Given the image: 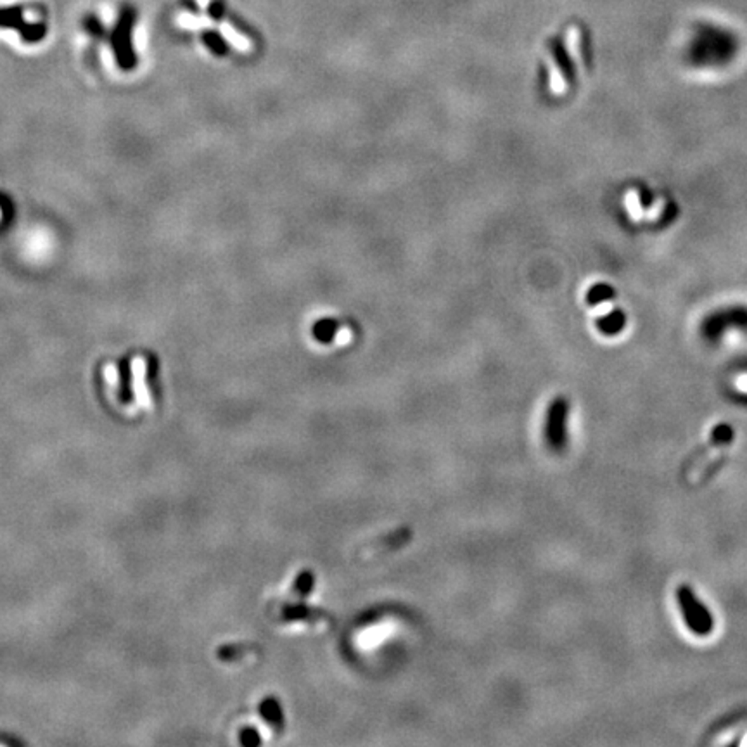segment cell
<instances>
[{"label": "cell", "instance_id": "6da1fadb", "mask_svg": "<svg viewBox=\"0 0 747 747\" xmlns=\"http://www.w3.org/2000/svg\"><path fill=\"white\" fill-rule=\"evenodd\" d=\"M677 600L690 632L696 633L697 637L711 635L714 630V617L709 609L697 599L694 588L689 585H680L677 588Z\"/></svg>", "mask_w": 747, "mask_h": 747}, {"label": "cell", "instance_id": "5bb4252c", "mask_svg": "<svg viewBox=\"0 0 747 747\" xmlns=\"http://www.w3.org/2000/svg\"><path fill=\"white\" fill-rule=\"evenodd\" d=\"M612 310H615V305H612V301H602V303H600V305H597L595 308L592 310V315H593V317H602V315L611 313Z\"/></svg>", "mask_w": 747, "mask_h": 747}, {"label": "cell", "instance_id": "52a82bcc", "mask_svg": "<svg viewBox=\"0 0 747 747\" xmlns=\"http://www.w3.org/2000/svg\"><path fill=\"white\" fill-rule=\"evenodd\" d=\"M625 208H627L628 216L632 218V221H635L637 224V221L644 220L645 209L642 208L640 194L637 189H630V191L627 192V196H625Z\"/></svg>", "mask_w": 747, "mask_h": 747}, {"label": "cell", "instance_id": "4fadbf2b", "mask_svg": "<svg viewBox=\"0 0 747 747\" xmlns=\"http://www.w3.org/2000/svg\"><path fill=\"white\" fill-rule=\"evenodd\" d=\"M664 206H666L664 199H657L656 203L652 204V208L647 209V211L644 213V218L647 221H656L657 218H659L664 213Z\"/></svg>", "mask_w": 747, "mask_h": 747}, {"label": "cell", "instance_id": "ba28073f", "mask_svg": "<svg viewBox=\"0 0 747 747\" xmlns=\"http://www.w3.org/2000/svg\"><path fill=\"white\" fill-rule=\"evenodd\" d=\"M315 615L312 607L305 604H293V605H284L282 607V620L284 621H301V620H310Z\"/></svg>", "mask_w": 747, "mask_h": 747}, {"label": "cell", "instance_id": "7a4b0ae2", "mask_svg": "<svg viewBox=\"0 0 747 747\" xmlns=\"http://www.w3.org/2000/svg\"><path fill=\"white\" fill-rule=\"evenodd\" d=\"M568 415L569 403L566 398H555L548 407L547 421H545V442L555 454L563 451L568 445Z\"/></svg>", "mask_w": 747, "mask_h": 747}, {"label": "cell", "instance_id": "8fae6325", "mask_svg": "<svg viewBox=\"0 0 747 747\" xmlns=\"http://www.w3.org/2000/svg\"><path fill=\"white\" fill-rule=\"evenodd\" d=\"M714 443H730L736 438V431L728 426V424H718L713 429L711 434Z\"/></svg>", "mask_w": 747, "mask_h": 747}, {"label": "cell", "instance_id": "9a60e30c", "mask_svg": "<svg viewBox=\"0 0 747 747\" xmlns=\"http://www.w3.org/2000/svg\"><path fill=\"white\" fill-rule=\"evenodd\" d=\"M350 338H351V330H350V329H346V327H343V329H339V330H338V334H336V341H338V343H345V341H348Z\"/></svg>", "mask_w": 747, "mask_h": 747}, {"label": "cell", "instance_id": "7c38bea8", "mask_svg": "<svg viewBox=\"0 0 747 747\" xmlns=\"http://www.w3.org/2000/svg\"><path fill=\"white\" fill-rule=\"evenodd\" d=\"M241 744L242 746H260L261 744V736L258 733V730L254 728H244L241 732V737H239Z\"/></svg>", "mask_w": 747, "mask_h": 747}, {"label": "cell", "instance_id": "ac0fdd59", "mask_svg": "<svg viewBox=\"0 0 747 747\" xmlns=\"http://www.w3.org/2000/svg\"><path fill=\"white\" fill-rule=\"evenodd\" d=\"M0 216H2V213H0Z\"/></svg>", "mask_w": 747, "mask_h": 747}, {"label": "cell", "instance_id": "8992f818", "mask_svg": "<svg viewBox=\"0 0 747 747\" xmlns=\"http://www.w3.org/2000/svg\"><path fill=\"white\" fill-rule=\"evenodd\" d=\"M566 48L568 54L571 56V59L575 61V64L578 66L580 71H583V54H581V38L580 31L575 26H571L566 33Z\"/></svg>", "mask_w": 747, "mask_h": 747}, {"label": "cell", "instance_id": "e0dca14e", "mask_svg": "<svg viewBox=\"0 0 747 747\" xmlns=\"http://www.w3.org/2000/svg\"><path fill=\"white\" fill-rule=\"evenodd\" d=\"M209 2H211V0H197V4H199V7H203V9H206V7L209 6Z\"/></svg>", "mask_w": 747, "mask_h": 747}, {"label": "cell", "instance_id": "3957f363", "mask_svg": "<svg viewBox=\"0 0 747 747\" xmlns=\"http://www.w3.org/2000/svg\"><path fill=\"white\" fill-rule=\"evenodd\" d=\"M260 714L263 716V720L268 724L270 726H272L273 730H277V732H281L282 728H284L286 725V716H284V709H282V704L281 701L277 699V697H265L263 701L260 702Z\"/></svg>", "mask_w": 747, "mask_h": 747}, {"label": "cell", "instance_id": "277c9868", "mask_svg": "<svg viewBox=\"0 0 747 747\" xmlns=\"http://www.w3.org/2000/svg\"><path fill=\"white\" fill-rule=\"evenodd\" d=\"M218 28H220V35L224 36V38L227 40V42L234 48H236V51H239V52H251L253 51L254 46H253L251 40H249L248 36L242 35L241 31H237L236 28H234L230 23H227V21L220 23V26H218Z\"/></svg>", "mask_w": 747, "mask_h": 747}, {"label": "cell", "instance_id": "2e32d148", "mask_svg": "<svg viewBox=\"0 0 747 747\" xmlns=\"http://www.w3.org/2000/svg\"><path fill=\"white\" fill-rule=\"evenodd\" d=\"M737 387L742 391H747V375H741L737 379Z\"/></svg>", "mask_w": 747, "mask_h": 747}, {"label": "cell", "instance_id": "9c48e42d", "mask_svg": "<svg viewBox=\"0 0 747 747\" xmlns=\"http://www.w3.org/2000/svg\"><path fill=\"white\" fill-rule=\"evenodd\" d=\"M315 587V575L313 571H308V569H305V571H301L300 575H298L296 581H294V587H293V592L296 593L300 599H306V597L310 595V592L313 590Z\"/></svg>", "mask_w": 747, "mask_h": 747}, {"label": "cell", "instance_id": "5b68a950", "mask_svg": "<svg viewBox=\"0 0 747 747\" xmlns=\"http://www.w3.org/2000/svg\"><path fill=\"white\" fill-rule=\"evenodd\" d=\"M547 63H548V78H550V82H548L550 92L555 95L566 94L568 82H566V78H564V73L563 70H560V66L557 64V61L552 58V56H548Z\"/></svg>", "mask_w": 747, "mask_h": 747}, {"label": "cell", "instance_id": "30bf717a", "mask_svg": "<svg viewBox=\"0 0 747 747\" xmlns=\"http://www.w3.org/2000/svg\"><path fill=\"white\" fill-rule=\"evenodd\" d=\"M179 23L182 24V26L189 28V30H199V28H208L213 24L211 19L206 18V16H203V18H194V16L191 14L180 16Z\"/></svg>", "mask_w": 747, "mask_h": 747}]
</instances>
